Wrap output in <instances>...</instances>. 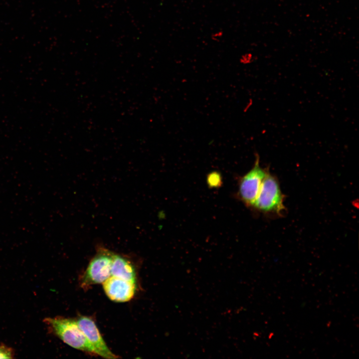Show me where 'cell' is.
Listing matches in <instances>:
<instances>
[{"label": "cell", "instance_id": "obj_9", "mask_svg": "<svg viewBox=\"0 0 359 359\" xmlns=\"http://www.w3.org/2000/svg\"><path fill=\"white\" fill-rule=\"evenodd\" d=\"M210 178H208V180H210V182L209 183L211 184V185H216L218 183H219L220 179L219 175H216V174H211V175L209 176Z\"/></svg>", "mask_w": 359, "mask_h": 359}, {"label": "cell", "instance_id": "obj_6", "mask_svg": "<svg viewBox=\"0 0 359 359\" xmlns=\"http://www.w3.org/2000/svg\"><path fill=\"white\" fill-rule=\"evenodd\" d=\"M107 297L116 302H126L131 300L136 291V281H130L111 276L103 283Z\"/></svg>", "mask_w": 359, "mask_h": 359}, {"label": "cell", "instance_id": "obj_1", "mask_svg": "<svg viewBox=\"0 0 359 359\" xmlns=\"http://www.w3.org/2000/svg\"><path fill=\"white\" fill-rule=\"evenodd\" d=\"M43 321L48 332L64 343L92 355H97L96 351L79 328L75 319L57 316L45 318Z\"/></svg>", "mask_w": 359, "mask_h": 359}, {"label": "cell", "instance_id": "obj_2", "mask_svg": "<svg viewBox=\"0 0 359 359\" xmlns=\"http://www.w3.org/2000/svg\"><path fill=\"white\" fill-rule=\"evenodd\" d=\"M266 214L281 215L285 210L284 195L277 179L268 171L252 206Z\"/></svg>", "mask_w": 359, "mask_h": 359}, {"label": "cell", "instance_id": "obj_3", "mask_svg": "<svg viewBox=\"0 0 359 359\" xmlns=\"http://www.w3.org/2000/svg\"><path fill=\"white\" fill-rule=\"evenodd\" d=\"M114 252L99 246L96 254L91 260L80 280V286L88 289L91 286L103 283L111 275V269Z\"/></svg>", "mask_w": 359, "mask_h": 359}, {"label": "cell", "instance_id": "obj_4", "mask_svg": "<svg viewBox=\"0 0 359 359\" xmlns=\"http://www.w3.org/2000/svg\"><path fill=\"white\" fill-rule=\"evenodd\" d=\"M252 168L242 177L238 184L237 195L247 206L252 207L259 193L262 181L267 172V169L260 165L259 156L256 154Z\"/></svg>", "mask_w": 359, "mask_h": 359}, {"label": "cell", "instance_id": "obj_5", "mask_svg": "<svg viewBox=\"0 0 359 359\" xmlns=\"http://www.w3.org/2000/svg\"><path fill=\"white\" fill-rule=\"evenodd\" d=\"M75 321L87 339L96 351L98 356L105 359L118 358L107 346L94 321L90 317L79 316Z\"/></svg>", "mask_w": 359, "mask_h": 359}, {"label": "cell", "instance_id": "obj_8", "mask_svg": "<svg viewBox=\"0 0 359 359\" xmlns=\"http://www.w3.org/2000/svg\"><path fill=\"white\" fill-rule=\"evenodd\" d=\"M15 352L14 349L4 344H0V359H14Z\"/></svg>", "mask_w": 359, "mask_h": 359}, {"label": "cell", "instance_id": "obj_7", "mask_svg": "<svg viewBox=\"0 0 359 359\" xmlns=\"http://www.w3.org/2000/svg\"><path fill=\"white\" fill-rule=\"evenodd\" d=\"M111 276L136 281V272L132 262L125 256L114 253L111 269Z\"/></svg>", "mask_w": 359, "mask_h": 359}]
</instances>
